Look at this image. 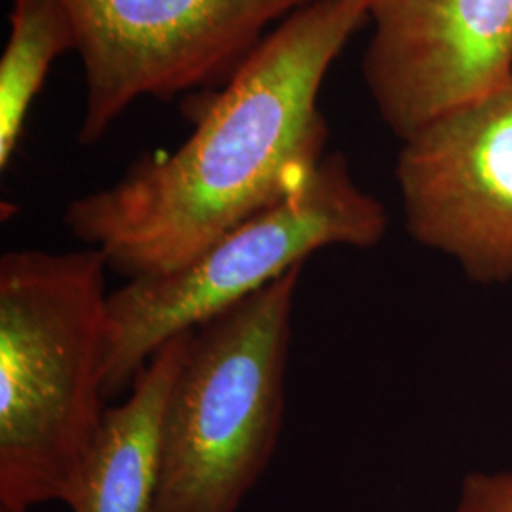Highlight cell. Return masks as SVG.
<instances>
[{
	"instance_id": "cell-1",
	"label": "cell",
	"mask_w": 512,
	"mask_h": 512,
	"mask_svg": "<svg viewBox=\"0 0 512 512\" xmlns=\"http://www.w3.org/2000/svg\"><path fill=\"white\" fill-rule=\"evenodd\" d=\"M361 0H315L279 23L200 110L181 147L74 198L63 222L126 279L165 274L306 183L327 156L319 93Z\"/></svg>"
},
{
	"instance_id": "cell-2",
	"label": "cell",
	"mask_w": 512,
	"mask_h": 512,
	"mask_svg": "<svg viewBox=\"0 0 512 512\" xmlns=\"http://www.w3.org/2000/svg\"><path fill=\"white\" fill-rule=\"evenodd\" d=\"M107 258L8 251L0 258V505H69L103 420Z\"/></svg>"
},
{
	"instance_id": "cell-3",
	"label": "cell",
	"mask_w": 512,
	"mask_h": 512,
	"mask_svg": "<svg viewBox=\"0 0 512 512\" xmlns=\"http://www.w3.org/2000/svg\"><path fill=\"white\" fill-rule=\"evenodd\" d=\"M296 266L192 332L165 403L154 512H236L285 418Z\"/></svg>"
},
{
	"instance_id": "cell-4",
	"label": "cell",
	"mask_w": 512,
	"mask_h": 512,
	"mask_svg": "<svg viewBox=\"0 0 512 512\" xmlns=\"http://www.w3.org/2000/svg\"><path fill=\"white\" fill-rule=\"evenodd\" d=\"M387 213L355 183L340 152L281 202L243 220L173 272L129 279L109 294L105 397L133 385L158 349L234 308L325 247L370 249L384 239Z\"/></svg>"
},
{
	"instance_id": "cell-5",
	"label": "cell",
	"mask_w": 512,
	"mask_h": 512,
	"mask_svg": "<svg viewBox=\"0 0 512 512\" xmlns=\"http://www.w3.org/2000/svg\"><path fill=\"white\" fill-rule=\"evenodd\" d=\"M315 0H63L84 74L78 141L99 143L139 99L226 84L279 23Z\"/></svg>"
},
{
	"instance_id": "cell-6",
	"label": "cell",
	"mask_w": 512,
	"mask_h": 512,
	"mask_svg": "<svg viewBox=\"0 0 512 512\" xmlns=\"http://www.w3.org/2000/svg\"><path fill=\"white\" fill-rule=\"evenodd\" d=\"M408 234L484 285L512 279V76L404 139Z\"/></svg>"
},
{
	"instance_id": "cell-7",
	"label": "cell",
	"mask_w": 512,
	"mask_h": 512,
	"mask_svg": "<svg viewBox=\"0 0 512 512\" xmlns=\"http://www.w3.org/2000/svg\"><path fill=\"white\" fill-rule=\"evenodd\" d=\"M363 76L401 141L512 76V0H361Z\"/></svg>"
},
{
	"instance_id": "cell-8",
	"label": "cell",
	"mask_w": 512,
	"mask_h": 512,
	"mask_svg": "<svg viewBox=\"0 0 512 512\" xmlns=\"http://www.w3.org/2000/svg\"><path fill=\"white\" fill-rule=\"evenodd\" d=\"M192 332L165 342L137 374L128 399L105 410L82 459L71 511L154 512L165 403Z\"/></svg>"
},
{
	"instance_id": "cell-9",
	"label": "cell",
	"mask_w": 512,
	"mask_h": 512,
	"mask_svg": "<svg viewBox=\"0 0 512 512\" xmlns=\"http://www.w3.org/2000/svg\"><path fill=\"white\" fill-rule=\"evenodd\" d=\"M8 23L0 57V169L12 164L52 65L76 52L74 21L63 0H12Z\"/></svg>"
},
{
	"instance_id": "cell-10",
	"label": "cell",
	"mask_w": 512,
	"mask_h": 512,
	"mask_svg": "<svg viewBox=\"0 0 512 512\" xmlns=\"http://www.w3.org/2000/svg\"><path fill=\"white\" fill-rule=\"evenodd\" d=\"M456 512H512V473L465 476Z\"/></svg>"
},
{
	"instance_id": "cell-11",
	"label": "cell",
	"mask_w": 512,
	"mask_h": 512,
	"mask_svg": "<svg viewBox=\"0 0 512 512\" xmlns=\"http://www.w3.org/2000/svg\"><path fill=\"white\" fill-rule=\"evenodd\" d=\"M0 512H29V509H21V507H10V505H0Z\"/></svg>"
}]
</instances>
